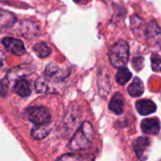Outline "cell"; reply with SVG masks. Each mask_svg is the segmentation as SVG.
I'll list each match as a JSON object with an SVG mask.
<instances>
[{
    "instance_id": "9c48e42d",
    "label": "cell",
    "mask_w": 161,
    "mask_h": 161,
    "mask_svg": "<svg viewBox=\"0 0 161 161\" xmlns=\"http://www.w3.org/2000/svg\"><path fill=\"white\" fill-rule=\"evenodd\" d=\"M123 107H124L123 97L119 93L115 94L109 103V109L117 115H121L123 112Z\"/></svg>"
},
{
    "instance_id": "ac0fdd59",
    "label": "cell",
    "mask_w": 161,
    "mask_h": 161,
    "mask_svg": "<svg viewBox=\"0 0 161 161\" xmlns=\"http://www.w3.org/2000/svg\"><path fill=\"white\" fill-rule=\"evenodd\" d=\"M132 64L136 71H139L143 67V58L142 57H135L132 60Z\"/></svg>"
},
{
    "instance_id": "277c9868",
    "label": "cell",
    "mask_w": 161,
    "mask_h": 161,
    "mask_svg": "<svg viewBox=\"0 0 161 161\" xmlns=\"http://www.w3.org/2000/svg\"><path fill=\"white\" fill-rule=\"evenodd\" d=\"M2 44L9 52H11L14 55L21 56L26 52L25 45L19 39L12 38V37H6V38L2 39Z\"/></svg>"
},
{
    "instance_id": "8fae6325",
    "label": "cell",
    "mask_w": 161,
    "mask_h": 161,
    "mask_svg": "<svg viewBox=\"0 0 161 161\" xmlns=\"http://www.w3.org/2000/svg\"><path fill=\"white\" fill-rule=\"evenodd\" d=\"M14 89L15 93L22 98H26V97L30 96V94H31V86H30L29 82H27L26 80H17L16 84L14 85Z\"/></svg>"
},
{
    "instance_id": "5b68a950",
    "label": "cell",
    "mask_w": 161,
    "mask_h": 161,
    "mask_svg": "<svg viewBox=\"0 0 161 161\" xmlns=\"http://www.w3.org/2000/svg\"><path fill=\"white\" fill-rule=\"evenodd\" d=\"M150 147V140L147 137L140 136L133 142V148L136 156L140 161H145L148 157V152Z\"/></svg>"
},
{
    "instance_id": "9a60e30c",
    "label": "cell",
    "mask_w": 161,
    "mask_h": 161,
    "mask_svg": "<svg viewBox=\"0 0 161 161\" xmlns=\"http://www.w3.org/2000/svg\"><path fill=\"white\" fill-rule=\"evenodd\" d=\"M35 53L40 57V58H46L47 57L50 53H51V49L48 47L47 44H46L45 42H41L38 43L34 46L33 47Z\"/></svg>"
},
{
    "instance_id": "e0dca14e",
    "label": "cell",
    "mask_w": 161,
    "mask_h": 161,
    "mask_svg": "<svg viewBox=\"0 0 161 161\" xmlns=\"http://www.w3.org/2000/svg\"><path fill=\"white\" fill-rule=\"evenodd\" d=\"M152 68L155 72H161V57L157 54L152 55Z\"/></svg>"
},
{
    "instance_id": "7a4b0ae2",
    "label": "cell",
    "mask_w": 161,
    "mask_h": 161,
    "mask_svg": "<svg viewBox=\"0 0 161 161\" xmlns=\"http://www.w3.org/2000/svg\"><path fill=\"white\" fill-rule=\"evenodd\" d=\"M111 64L115 67H124L129 58V47L125 41H119L111 47L108 52Z\"/></svg>"
},
{
    "instance_id": "30bf717a",
    "label": "cell",
    "mask_w": 161,
    "mask_h": 161,
    "mask_svg": "<svg viewBox=\"0 0 161 161\" xmlns=\"http://www.w3.org/2000/svg\"><path fill=\"white\" fill-rule=\"evenodd\" d=\"M143 92H144V86L142 80L139 78H135L133 80V82L128 86V93L132 97L137 98L140 97L143 94Z\"/></svg>"
},
{
    "instance_id": "ffe728a7",
    "label": "cell",
    "mask_w": 161,
    "mask_h": 161,
    "mask_svg": "<svg viewBox=\"0 0 161 161\" xmlns=\"http://www.w3.org/2000/svg\"><path fill=\"white\" fill-rule=\"evenodd\" d=\"M74 1L78 4H86L89 0H74Z\"/></svg>"
},
{
    "instance_id": "d6986e66",
    "label": "cell",
    "mask_w": 161,
    "mask_h": 161,
    "mask_svg": "<svg viewBox=\"0 0 161 161\" xmlns=\"http://www.w3.org/2000/svg\"><path fill=\"white\" fill-rule=\"evenodd\" d=\"M5 61H6V55L3 51L0 50V69H1L2 67H4Z\"/></svg>"
},
{
    "instance_id": "2e32d148",
    "label": "cell",
    "mask_w": 161,
    "mask_h": 161,
    "mask_svg": "<svg viewBox=\"0 0 161 161\" xmlns=\"http://www.w3.org/2000/svg\"><path fill=\"white\" fill-rule=\"evenodd\" d=\"M48 133H49V128L47 127V125L36 126L31 130V136L36 139H43L48 135Z\"/></svg>"
},
{
    "instance_id": "7c38bea8",
    "label": "cell",
    "mask_w": 161,
    "mask_h": 161,
    "mask_svg": "<svg viewBox=\"0 0 161 161\" xmlns=\"http://www.w3.org/2000/svg\"><path fill=\"white\" fill-rule=\"evenodd\" d=\"M15 20L16 18L14 14L0 10V29H6L12 27L14 24Z\"/></svg>"
},
{
    "instance_id": "4fadbf2b",
    "label": "cell",
    "mask_w": 161,
    "mask_h": 161,
    "mask_svg": "<svg viewBox=\"0 0 161 161\" xmlns=\"http://www.w3.org/2000/svg\"><path fill=\"white\" fill-rule=\"evenodd\" d=\"M57 161H93L92 157L84 154V153H66L62 156H60Z\"/></svg>"
},
{
    "instance_id": "5bb4252c",
    "label": "cell",
    "mask_w": 161,
    "mask_h": 161,
    "mask_svg": "<svg viewBox=\"0 0 161 161\" xmlns=\"http://www.w3.org/2000/svg\"><path fill=\"white\" fill-rule=\"evenodd\" d=\"M131 77H132V73L126 67H120L116 75L117 83L119 84L120 86H124L129 82Z\"/></svg>"
},
{
    "instance_id": "8992f818",
    "label": "cell",
    "mask_w": 161,
    "mask_h": 161,
    "mask_svg": "<svg viewBox=\"0 0 161 161\" xmlns=\"http://www.w3.org/2000/svg\"><path fill=\"white\" fill-rule=\"evenodd\" d=\"M145 31L146 38L149 43H152L153 45L161 43V30L154 21L150 22L147 28H145Z\"/></svg>"
},
{
    "instance_id": "3957f363",
    "label": "cell",
    "mask_w": 161,
    "mask_h": 161,
    "mask_svg": "<svg viewBox=\"0 0 161 161\" xmlns=\"http://www.w3.org/2000/svg\"><path fill=\"white\" fill-rule=\"evenodd\" d=\"M27 119L37 126L47 125L50 119L51 116L47 108L44 106H32L26 110Z\"/></svg>"
},
{
    "instance_id": "52a82bcc",
    "label": "cell",
    "mask_w": 161,
    "mask_h": 161,
    "mask_svg": "<svg viewBox=\"0 0 161 161\" xmlns=\"http://www.w3.org/2000/svg\"><path fill=\"white\" fill-rule=\"evenodd\" d=\"M141 130L148 135H156L160 130V122L155 118L145 119L141 121Z\"/></svg>"
},
{
    "instance_id": "ba28073f",
    "label": "cell",
    "mask_w": 161,
    "mask_h": 161,
    "mask_svg": "<svg viewBox=\"0 0 161 161\" xmlns=\"http://www.w3.org/2000/svg\"><path fill=\"white\" fill-rule=\"evenodd\" d=\"M136 108L137 112L142 116H147L153 114L156 110V105L151 100H139L136 103Z\"/></svg>"
},
{
    "instance_id": "6da1fadb",
    "label": "cell",
    "mask_w": 161,
    "mask_h": 161,
    "mask_svg": "<svg viewBox=\"0 0 161 161\" xmlns=\"http://www.w3.org/2000/svg\"><path fill=\"white\" fill-rule=\"evenodd\" d=\"M93 134L94 131L92 125L88 121L84 122L72 136L68 144L69 148L73 151L88 149L91 146Z\"/></svg>"
}]
</instances>
